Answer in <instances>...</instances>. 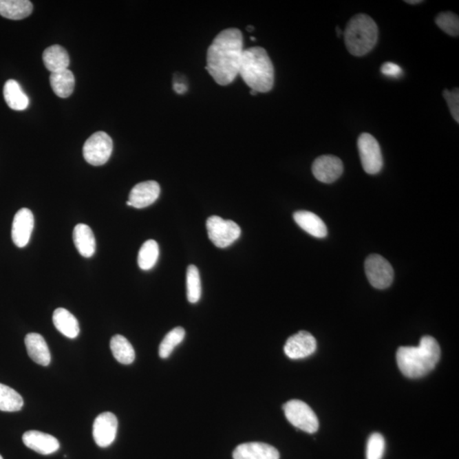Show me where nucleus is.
<instances>
[{
    "label": "nucleus",
    "instance_id": "5701e85b",
    "mask_svg": "<svg viewBox=\"0 0 459 459\" xmlns=\"http://www.w3.org/2000/svg\"><path fill=\"white\" fill-rule=\"evenodd\" d=\"M3 97L8 107L12 110L23 111L28 107V96L21 89L19 83L14 79H10L3 86Z\"/></svg>",
    "mask_w": 459,
    "mask_h": 459
},
{
    "label": "nucleus",
    "instance_id": "ea45409f",
    "mask_svg": "<svg viewBox=\"0 0 459 459\" xmlns=\"http://www.w3.org/2000/svg\"><path fill=\"white\" fill-rule=\"evenodd\" d=\"M0 459H3V458H2V456H1V455H0Z\"/></svg>",
    "mask_w": 459,
    "mask_h": 459
},
{
    "label": "nucleus",
    "instance_id": "7ed1b4c3",
    "mask_svg": "<svg viewBox=\"0 0 459 459\" xmlns=\"http://www.w3.org/2000/svg\"><path fill=\"white\" fill-rule=\"evenodd\" d=\"M238 74L249 88L257 93H267L273 88V61L261 47L244 50Z\"/></svg>",
    "mask_w": 459,
    "mask_h": 459
},
{
    "label": "nucleus",
    "instance_id": "bb28decb",
    "mask_svg": "<svg viewBox=\"0 0 459 459\" xmlns=\"http://www.w3.org/2000/svg\"><path fill=\"white\" fill-rule=\"evenodd\" d=\"M159 256V247L156 241L145 242L138 255V265L143 270H151L156 265Z\"/></svg>",
    "mask_w": 459,
    "mask_h": 459
},
{
    "label": "nucleus",
    "instance_id": "a211bd4d",
    "mask_svg": "<svg viewBox=\"0 0 459 459\" xmlns=\"http://www.w3.org/2000/svg\"><path fill=\"white\" fill-rule=\"evenodd\" d=\"M294 219L297 225L307 233L317 238L327 236L328 229L323 220L319 216L309 211H297L294 214Z\"/></svg>",
    "mask_w": 459,
    "mask_h": 459
},
{
    "label": "nucleus",
    "instance_id": "dca6fc26",
    "mask_svg": "<svg viewBox=\"0 0 459 459\" xmlns=\"http://www.w3.org/2000/svg\"><path fill=\"white\" fill-rule=\"evenodd\" d=\"M23 440L25 446L42 455L52 454L60 448V443L56 437L41 431H30L24 433Z\"/></svg>",
    "mask_w": 459,
    "mask_h": 459
},
{
    "label": "nucleus",
    "instance_id": "9d476101",
    "mask_svg": "<svg viewBox=\"0 0 459 459\" xmlns=\"http://www.w3.org/2000/svg\"><path fill=\"white\" fill-rule=\"evenodd\" d=\"M118 422L111 413L100 414L93 425V437L97 446L107 447L113 444L117 436Z\"/></svg>",
    "mask_w": 459,
    "mask_h": 459
},
{
    "label": "nucleus",
    "instance_id": "c85d7f7f",
    "mask_svg": "<svg viewBox=\"0 0 459 459\" xmlns=\"http://www.w3.org/2000/svg\"><path fill=\"white\" fill-rule=\"evenodd\" d=\"M186 288L188 301L191 303L200 301L202 295L200 274L196 266H188L186 273Z\"/></svg>",
    "mask_w": 459,
    "mask_h": 459
},
{
    "label": "nucleus",
    "instance_id": "7c9ffc66",
    "mask_svg": "<svg viewBox=\"0 0 459 459\" xmlns=\"http://www.w3.org/2000/svg\"><path fill=\"white\" fill-rule=\"evenodd\" d=\"M385 450L384 436L379 433L372 434L367 444V459H382Z\"/></svg>",
    "mask_w": 459,
    "mask_h": 459
},
{
    "label": "nucleus",
    "instance_id": "4be33fe9",
    "mask_svg": "<svg viewBox=\"0 0 459 459\" xmlns=\"http://www.w3.org/2000/svg\"><path fill=\"white\" fill-rule=\"evenodd\" d=\"M32 3L28 0H0V14L10 20H23L32 12Z\"/></svg>",
    "mask_w": 459,
    "mask_h": 459
},
{
    "label": "nucleus",
    "instance_id": "4c0bfd02",
    "mask_svg": "<svg viewBox=\"0 0 459 459\" xmlns=\"http://www.w3.org/2000/svg\"><path fill=\"white\" fill-rule=\"evenodd\" d=\"M247 28H248V32H250V30H252V29H253V27H248Z\"/></svg>",
    "mask_w": 459,
    "mask_h": 459
},
{
    "label": "nucleus",
    "instance_id": "72a5a7b5",
    "mask_svg": "<svg viewBox=\"0 0 459 459\" xmlns=\"http://www.w3.org/2000/svg\"><path fill=\"white\" fill-rule=\"evenodd\" d=\"M173 89H175L176 93L183 94L186 92V86L183 84H178V83H175L173 85Z\"/></svg>",
    "mask_w": 459,
    "mask_h": 459
},
{
    "label": "nucleus",
    "instance_id": "412c9836",
    "mask_svg": "<svg viewBox=\"0 0 459 459\" xmlns=\"http://www.w3.org/2000/svg\"><path fill=\"white\" fill-rule=\"evenodd\" d=\"M53 323L61 334L70 339L77 338L81 332L77 318L64 308H58L54 312Z\"/></svg>",
    "mask_w": 459,
    "mask_h": 459
},
{
    "label": "nucleus",
    "instance_id": "39448f33",
    "mask_svg": "<svg viewBox=\"0 0 459 459\" xmlns=\"http://www.w3.org/2000/svg\"><path fill=\"white\" fill-rule=\"evenodd\" d=\"M285 416L290 424L301 431L314 434L319 429V421L309 405L299 400H291L284 405Z\"/></svg>",
    "mask_w": 459,
    "mask_h": 459
},
{
    "label": "nucleus",
    "instance_id": "f3484780",
    "mask_svg": "<svg viewBox=\"0 0 459 459\" xmlns=\"http://www.w3.org/2000/svg\"><path fill=\"white\" fill-rule=\"evenodd\" d=\"M25 345H26L29 357L34 363L46 367L50 363L52 356L48 345H47L43 336L36 332L28 334L25 338Z\"/></svg>",
    "mask_w": 459,
    "mask_h": 459
},
{
    "label": "nucleus",
    "instance_id": "f03ea898",
    "mask_svg": "<svg viewBox=\"0 0 459 459\" xmlns=\"http://www.w3.org/2000/svg\"><path fill=\"white\" fill-rule=\"evenodd\" d=\"M440 359V345L431 336H424L418 346L400 347L396 352L401 372L410 378H422L431 373Z\"/></svg>",
    "mask_w": 459,
    "mask_h": 459
},
{
    "label": "nucleus",
    "instance_id": "2eb2a0df",
    "mask_svg": "<svg viewBox=\"0 0 459 459\" xmlns=\"http://www.w3.org/2000/svg\"><path fill=\"white\" fill-rule=\"evenodd\" d=\"M234 459H280L276 448L262 442L241 444L233 451Z\"/></svg>",
    "mask_w": 459,
    "mask_h": 459
},
{
    "label": "nucleus",
    "instance_id": "6e6552de",
    "mask_svg": "<svg viewBox=\"0 0 459 459\" xmlns=\"http://www.w3.org/2000/svg\"><path fill=\"white\" fill-rule=\"evenodd\" d=\"M357 146L365 172L370 175H376L381 172L383 168V157L378 140L370 134L363 133L359 136Z\"/></svg>",
    "mask_w": 459,
    "mask_h": 459
},
{
    "label": "nucleus",
    "instance_id": "a878e982",
    "mask_svg": "<svg viewBox=\"0 0 459 459\" xmlns=\"http://www.w3.org/2000/svg\"><path fill=\"white\" fill-rule=\"evenodd\" d=\"M23 399L19 393L9 387L0 384V411L17 412L23 407Z\"/></svg>",
    "mask_w": 459,
    "mask_h": 459
},
{
    "label": "nucleus",
    "instance_id": "20e7f679",
    "mask_svg": "<svg viewBox=\"0 0 459 459\" xmlns=\"http://www.w3.org/2000/svg\"><path fill=\"white\" fill-rule=\"evenodd\" d=\"M344 37L348 52L355 56H363L370 53L377 43L378 28L370 16L356 14L347 24Z\"/></svg>",
    "mask_w": 459,
    "mask_h": 459
},
{
    "label": "nucleus",
    "instance_id": "1a4fd4ad",
    "mask_svg": "<svg viewBox=\"0 0 459 459\" xmlns=\"http://www.w3.org/2000/svg\"><path fill=\"white\" fill-rule=\"evenodd\" d=\"M365 272L372 286L378 289L387 288L394 279L392 265L383 256L371 255L365 262Z\"/></svg>",
    "mask_w": 459,
    "mask_h": 459
},
{
    "label": "nucleus",
    "instance_id": "423d86ee",
    "mask_svg": "<svg viewBox=\"0 0 459 459\" xmlns=\"http://www.w3.org/2000/svg\"><path fill=\"white\" fill-rule=\"evenodd\" d=\"M209 239L216 247L225 248L229 247L239 238L240 226L233 220H226L219 216H211L206 222Z\"/></svg>",
    "mask_w": 459,
    "mask_h": 459
},
{
    "label": "nucleus",
    "instance_id": "58836bf2",
    "mask_svg": "<svg viewBox=\"0 0 459 459\" xmlns=\"http://www.w3.org/2000/svg\"><path fill=\"white\" fill-rule=\"evenodd\" d=\"M251 41H255V39L254 37H252V38H251Z\"/></svg>",
    "mask_w": 459,
    "mask_h": 459
},
{
    "label": "nucleus",
    "instance_id": "e433bc0d",
    "mask_svg": "<svg viewBox=\"0 0 459 459\" xmlns=\"http://www.w3.org/2000/svg\"><path fill=\"white\" fill-rule=\"evenodd\" d=\"M337 32H338V36H339H339H341V34H342V32H341V30H339V28H337Z\"/></svg>",
    "mask_w": 459,
    "mask_h": 459
},
{
    "label": "nucleus",
    "instance_id": "473e14b6",
    "mask_svg": "<svg viewBox=\"0 0 459 459\" xmlns=\"http://www.w3.org/2000/svg\"><path fill=\"white\" fill-rule=\"evenodd\" d=\"M381 72L387 77L399 78L403 74V70L396 63H386L383 64Z\"/></svg>",
    "mask_w": 459,
    "mask_h": 459
},
{
    "label": "nucleus",
    "instance_id": "c9c22d12",
    "mask_svg": "<svg viewBox=\"0 0 459 459\" xmlns=\"http://www.w3.org/2000/svg\"><path fill=\"white\" fill-rule=\"evenodd\" d=\"M250 94H251V95H253V96L257 95V92H255V90H251Z\"/></svg>",
    "mask_w": 459,
    "mask_h": 459
},
{
    "label": "nucleus",
    "instance_id": "f8f14e48",
    "mask_svg": "<svg viewBox=\"0 0 459 459\" xmlns=\"http://www.w3.org/2000/svg\"><path fill=\"white\" fill-rule=\"evenodd\" d=\"M344 165L337 157L323 155L317 158L312 164V173L316 179L323 183L336 182L342 175Z\"/></svg>",
    "mask_w": 459,
    "mask_h": 459
},
{
    "label": "nucleus",
    "instance_id": "6ab92c4d",
    "mask_svg": "<svg viewBox=\"0 0 459 459\" xmlns=\"http://www.w3.org/2000/svg\"><path fill=\"white\" fill-rule=\"evenodd\" d=\"M74 242L76 248L83 257L90 258L95 254L96 238L89 226L78 224L74 230Z\"/></svg>",
    "mask_w": 459,
    "mask_h": 459
},
{
    "label": "nucleus",
    "instance_id": "f257e3e1",
    "mask_svg": "<svg viewBox=\"0 0 459 459\" xmlns=\"http://www.w3.org/2000/svg\"><path fill=\"white\" fill-rule=\"evenodd\" d=\"M244 52L243 34L239 29H226L216 36L208 50L206 70L217 84L226 86L235 81Z\"/></svg>",
    "mask_w": 459,
    "mask_h": 459
},
{
    "label": "nucleus",
    "instance_id": "cd10ccee",
    "mask_svg": "<svg viewBox=\"0 0 459 459\" xmlns=\"http://www.w3.org/2000/svg\"><path fill=\"white\" fill-rule=\"evenodd\" d=\"M185 335V330L182 327H177L169 332L159 345V356L162 359H168L175 347L183 341Z\"/></svg>",
    "mask_w": 459,
    "mask_h": 459
},
{
    "label": "nucleus",
    "instance_id": "393cba45",
    "mask_svg": "<svg viewBox=\"0 0 459 459\" xmlns=\"http://www.w3.org/2000/svg\"><path fill=\"white\" fill-rule=\"evenodd\" d=\"M110 347L115 359L122 364L129 365L136 359V352L127 339L115 335L111 339Z\"/></svg>",
    "mask_w": 459,
    "mask_h": 459
},
{
    "label": "nucleus",
    "instance_id": "aec40b11",
    "mask_svg": "<svg viewBox=\"0 0 459 459\" xmlns=\"http://www.w3.org/2000/svg\"><path fill=\"white\" fill-rule=\"evenodd\" d=\"M43 61L50 72H57L68 70L70 64V55L61 45L48 47L43 53Z\"/></svg>",
    "mask_w": 459,
    "mask_h": 459
},
{
    "label": "nucleus",
    "instance_id": "b1692460",
    "mask_svg": "<svg viewBox=\"0 0 459 459\" xmlns=\"http://www.w3.org/2000/svg\"><path fill=\"white\" fill-rule=\"evenodd\" d=\"M50 86L60 98H67L74 92V75L70 70L53 72L50 77Z\"/></svg>",
    "mask_w": 459,
    "mask_h": 459
},
{
    "label": "nucleus",
    "instance_id": "2f4dec72",
    "mask_svg": "<svg viewBox=\"0 0 459 459\" xmlns=\"http://www.w3.org/2000/svg\"><path fill=\"white\" fill-rule=\"evenodd\" d=\"M444 98L446 99L448 107L451 111L454 120L459 122V90L454 89L453 92L445 89L443 92Z\"/></svg>",
    "mask_w": 459,
    "mask_h": 459
},
{
    "label": "nucleus",
    "instance_id": "9b49d317",
    "mask_svg": "<svg viewBox=\"0 0 459 459\" xmlns=\"http://www.w3.org/2000/svg\"><path fill=\"white\" fill-rule=\"evenodd\" d=\"M317 350V341L309 332L301 331L288 338L284 352L289 359L298 360L312 355Z\"/></svg>",
    "mask_w": 459,
    "mask_h": 459
},
{
    "label": "nucleus",
    "instance_id": "4468645a",
    "mask_svg": "<svg viewBox=\"0 0 459 459\" xmlns=\"http://www.w3.org/2000/svg\"><path fill=\"white\" fill-rule=\"evenodd\" d=\"M34 227V217L30 209H21L14 217L12 224V240L18 248H24L30 240Z\"/></svg>",
    "mask_w": 459,
    "mask_h": 459
},
{
    "label": "nucleus",
    "instance_id": "ddd939ff",
    "mask_svg": "<svg viewBox=\"0 0 459 459\" xmlns=\"http://www.w3.org/2000/svg\"><path fill=\"white\" fill-rule=\"evenodd\" d=\"M160 191V186L154 180L140 182L132 188L126 204L136 209L147 208L156 202Z\"/></svg>",
    "mask_w": 459,
    "mask_h": 459
},
{
    "label": "nucleus",
    "instance_id": "0eeeda50",
    "mask_svg": "<svg viewBox=\"0 0 459 459\" xmlns=\"http://www.w3.org/2000/svg\"><path fill=\"white\" fill-rule=\"evenodd\" d=\"M114 150L113 140L103 131L93 134L86 140L83 155L87 162L93 166H101L109 160Z\"/></svg>",
    "mask_w": 459,
    "mask_h": 459
},
{
    "label": "nucleus",
    "instance_id": "c756f323",
    "mask_svg": "<svg viewBox=\"0 0 459 459\" xmlns=\"http://www.w3.org/2000/svg\"><path fill=\"white\" fill-rule=\"evenodd\" d=\"M436 23L442 31L453 37L459 34V18L456 14L447 12L438 14L436 18Z\"/></svg>",
    "mask_w": 459,
    "mask_h": 459
},
{
    "label": "nucleus",
    "instance_id": "f704fd0d",
    "mask_svg": "<svg viewBox=\"0 0 459 459\" xmlns=\"http://www.w3.org/2000/svg\"><path fill=\"white\" fill-rule=\"evenodd\" d=\"M405 2L410 3V5H417V3H420L423 1H421V0H415V1H411V0H409V1H405Z\"/></svg>",
    "mask_w": 459,
    "mask_h": 459
}]
</instances>
